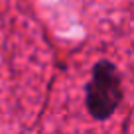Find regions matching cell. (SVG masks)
<instances>
[{
    "instance_id": "6da1fadb",
    "label": "cell",
    "mask_w": 134,
    "mask_h": 134,
    "mask_svg": "<svg viewBox=\"0 0 134 134\" xmlns=\"http://www.w3.org/2000/svg\"><path fill=\"white\" fill-rule=\"evenodd\" d=\"M120 77L116 67L109 61H99L87 85V109L95 118L103 120L114 113L120 103Z\"/></svg>"
}]
</instances>
